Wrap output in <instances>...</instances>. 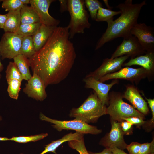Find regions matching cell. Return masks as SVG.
Listing matches in <instances>:
<instances>
[{
    "label": "cell",
    "instance_id": "cell-8",
    "mask_svg": "<svg viewBox=\"0 0 154 154\" xmlns=\"http://www.w3.org/2000/svg\"><path fill=\"white\" fill-rule=\"evenodd\" d=\"M146 53L136 37L130 35L123 38V42L112 55L110 58L125 55L132 58Z\"/></svg>",
    "mask_w": 154,
    "mask_h": 154
},
{
    "label": "cell",
    "instance_id": "cell-22",
    "mask_svg": "<svg viewBox=\"0 0 154 154\" xmlns=\"http://www.w3.org/2000/svg\"><path fill=\"white\" fill-rule=\"evenodd\" d=\"M15 64L21 73L23 80H28L32 77L29 69L30 64L29 59L20 54L13 58Z\"/></svg>",
    "mask_w": 154,
    "mask_h": 154
},
{
    "label": "cell",
    "instance_id": "cell-46",
    "mask_svg": "<svg viewBox=\"0 0 154 154\" xmlns=\"http://www.w3.org/2000/svg\"><path fill=\"white\" fill-rule=\"evenodd\" d=\"M1 74L0 73V79H1Z\"/></svg>",
    "mask_w": 154,
    "mask_h": 154
},
{
    "label": "cell",
    "instance_id": "cell-35",
    "mask_svg": "<svg viewBox=\"0 0 154 154\" xmlns=\"http://www.w3.org/2000/svg\"><path fill=\"white\" fill-rule=\"evenodd\" d=\"M147 101L149 104V107L151 109L152 117L149 122L150 126L152 125L153 126L154 125V99L150 98H147L145 97Z\"/></svg>",
    "mask_w": 154,
    "mask_h": 154
},
{
    "label": "cell",
    "instance_id": "cell-39",
    "mask_svg": "<svg viewBox=\"0 0 154 154\" xmlns=\"http://www.w3.org/2000/svg\"><path fill=\"white\" fill-rule=\"evenodd\" d=\"M89 154H113L110 148H105L102 151L100 152L95 153L91 152H88Z\"/></svg>",
    "mask_w": 154,
    "mask_h": 154
},
{
    "label": "cell",
    "instance_id": "cell-17",
    "mask_svg": "<svg viewBox=\"0 0 154 154\" xmlns=\"http://www.w3.org/2000/svg\"><path fill=\"white\" fill-rule=\"evenodd\" d=\"M56 27L41 24L37 32L32 36L36 52L40 50L45 44Z\"/></svg>",
    "mask_w": 154,
    "mask_h": 154
},
{
    "label": "cell",
    "instance_id": "cell-5",
    "mask_svg": "<svg viewBox=\"0 0 154 154\" xmlns=\"http://www.w3.org/2000/svg\"><path fill=\"white\" fill-rule=\"evenodd\" d=\"M123 98L122 95L119 93L111 92L109 95L106 114L110 115L111 119L121 123L124 118L135 117L143 119L144 115L124 102Z\"/></svg>",
    "mask_w": 154,
    "mask_h": 154
},
{
    "label": "cell",
    "instance_id": "cell-23",
    "mask_svg": "<svg viewBox=\"0 0 154 154\" xmlns=\"http://www.w3.org/2000/svg\"><path fill=\"white\" fill-rule=\"evenodd\" d=\"M35 52L32 36H23L20 54L29 59L33 56Z\"/></svg>",
    "mask_w": 154,
    "mask_h": 154
},
{
    "label": "cell",
    "instance_id": "cell-16",
    "mask_svg": "<svg viewBox=\"0 0 154 154\" xmlns=\"http://www.w3.org/2000/svg\"><path fill=\"white\" fill-rule=\"evenodd\" d=\"M123 98L129 101L133 107L143 115L147 114L149 109L147 104L135 86H129L127 87L126 91L122 95Z\"/></svg>",
    "mask_w": 154,
    "mask_h": 154
},
{
    "label": "cell",
    "instance_id": "cell-21",
    "mask_svg": "<svg viewBox=\"0 0 154 154\" xmlns=\"http://www.w3.org/2000/svg\"><path fill=\"white\" fill-rule=\"evenodd\" d=\"M21 24H31L40 22L38 16L31 6L24 5L20 10Z\"/></svg>",
    "mask_w": 154,
    "mask_h": 154
},
{
    "label": "cell",
    "instance_id": "cell-31",
    "mask_svg": "<svg viewBox=\"0 0 154 154\" xmlns=\"http://www.w3.org/2000/svg\"><path fill=\"white\" fill-rule=\"evenodd\" d=\"M69 146L78 151L80 154H89L85 147L84 137L79 140H73L68 141Z\"/></svg>",
    "mask_w": 154,
    "mask_h": 154
},
{
    "label": "cell",
    "instance_id": "cell-47",
    "mask_svg": "<svg viewBox=\"0 0 154 154\" xmlns=\"http://www.w3.org/2000/svg\"><path fill=\"white\" fill-rule=\"evenodd\" d=\"M150 154H154V153H151Z\"/></svg>",
    "mask_w": 154,
    "mask_h": 154
},
{
    "label": "cell",
    "instance_id": "cell-40",
    "mask_svg": "<svg viewBox=\"0 0 154 154\" xmlns=\"http://www.w3.org/2000/svg\"><path fill=\"white\" fill-rule=\"evenodd\" d=\"M113 154H129L125 152L123 150L120 149L116 147L110 148Z\"/></svg>",
    "mask_w": 154,
    "mask_h": 154
},
{
    "label": "cell",
    "instance_id": "cell-9",
    "mask_svg": "<svg viewBox=\"0 0 154 154\" xmlns=\"http://www.w3.org/2000/svg\"><path fill=\"white\" fill-rule=\"evenodd\" d=\"M149 74V72L142 67L135 68L126 66L117 71L103 76L99 80L103 82L112 79H123L137 83L141 79L145 78Z\"/></svg>",
    "mask_w": 154,
    "mask_h": 154
},
{
    "label": "cell",
    "instance_id": "cell-10",
    "mask_svg": "<svg viewBox=\"0 0 154 154\" xmlns=\"http://www.w3.org/2000/svg\"><path fill=\"white\" fill-rule=\"evenodd\" d=\"M111 128L110 132L101 140L100 144L105 148L116 147L123 150L127 144L124 139V134L121 127V123L111 120Z\"/></svg>",
    "mask_w": 154,
    "mask_h": 154
},
{
    "label": "cell",
    "instance_id": "cell-27",
    "mask_svg": "<svg viewBox=\"0 0 154 154\" xmlns=\"http://www.w3.org/2000/svg\"><path fill=\"white\" fill-rule=\"evenodd\" d=\"M7 80L15 79L21 81L23 80L22 76L15 64L13 62H10L5 71Z\"/></svg>",
    "mask_w": 154,
    "mask_h": 154
},
{
    "label": "cell",
    "instance_id": "cell-36",
    "mask_svg": "<svg viewBox=\"0 0 154 154\" xmlns=\"http://www.w3.org/2000/svg\"><path fill=\"white\" fill-rule=\"evenodd\" d=\"M150 143H148L141 144L140 150L138 154H150Z\"/></svg>",
    "mask_w": 154,
    "mask_h": 154
},
{
    "label": "cell",
    "instance_id": "cell-43",
    "mask_svg": "<svg viewBox=\"0 0 154 154\" xmlns=\"http://www.w3.org/2000/svg\"><path fill=\"white\" fill-rule=\"evenodd\" d=\"M9 141V138L7 137H0V141Z\"/></svg>",
    "mask_w": 154,
    "mask_h": 154
},
{
    "label": "cell",
    "instance_id": "cell-4",
    "mask_svg": "<svg viewBox=\"0 0 154 154\" xmlns=\"http://www.w3.org/2000/svg\"><path fill=\"white\" fill-rule=\"evenodd\" d=\"M68 9L71 18L67 27L69 29V39L72 38L77 33L83 34L86 29H88L91 24L89 17L85 7L84 1L68 0Z\"/></svg>",
    "mask_w": 154,
    "mask_h": 154
},
{
    "label": "cell",
    "instance_id": "cell-11",
    "mask_svg": "<svg viewBox=\"0 0 154 154\" xmlns=\"http://www.w3.org/2000/svg\"><path fill=\"white\" fill-rule=\"evenodd\" d=\"M153 28L144 23H137L132 28L131 34L137 38L139 42L147 52L154 51Z\"/></svg>",
    "mask_w": 154,
    "mask_h": 154
},
{
    "label": "cell",
    "instance_id": "cell-2",
    "mask_svg": "<svg viewBox=\"0 0 154 154\" xmlns=\"http://www.w3.org/2000/svg\"><path fill=\"white\" fill-rule=\"evenodd\" d=\"M146 4V1L139 3L133 4L132 0H126L116 6L119 9L121 15L114 21L112 19L107 22V27L97 42L95 50L117 38H124L131 35V30L137 23L141 10Z\"/></svg>",
    "mask_w": 154,
    "mask_h": 154
},
{
    "label": "cell",
    "instance_id": "cell-33",
    "mask_svg": "<svg viewBox=\"0 0 154 154\" xmlns=\"http://www.w3.org/2000/svg\"><path fill=\"white\" fill-rule=\"evenodd\" d=\"M123 120L128 122L133 125H135L137 127H139L145 123L143 119L137 117H131L123 118Z\"/></svg>",
    "mask_w": 154,
    "mask_h": 154
},
{
    "label": "cell",
    "instance_id": "cell-12",
    "mask_svg": "<svg viewBox=\"0 0 154 154\" xmlns=\"http://www.w3.org/2000/svg\"><path fill=\"white\" fill-rule=\"evenodd\" d=\"M129 57L125 55L113 59H105L99 67L87 76L92 77L96 80H99L101 78L107 74L120 70L124 62Z\"/></svg>",
    "mask_w": 154,
    "mask_h": 154
},
{
    "label": "cell",
    "instance_id": "cell-6",
    "mask_svg": "<svg viewBox=\"0 0 154 154\" xmlns=\"http://www.w3.org/2000/svg\"><path fill=\"white\" fill-rule=\"evenodd\" d=\"M40 119L54 125L52 126L59 131L63 130H73L83 134L96 135L101 133L102 131L95 126L90 125L82 121L75 119L69 121H60L51 119L42 113L40 115Z\"/></svg>",
    "mask_w": 154,
    "mask_h": 154
},
{
    "label": "cell",
    "instance_id": "cell-13",
    "mask_svg": "<svg viewBox=\"0 0 154 154\" xmlns=\"http://www.w3.org/2000/svg\"><path fill=\"white\" fill-rule=\"evenodd\" d=\"M54 0H30L31 6L36 12L41 24L47 26L57 27L60 21L51 16L48 10Z\"/></svg>",
    "mask_w": 154,
    "mask_h": 154
},
{
    "label": "cell",
    "instance_id": "cell-25",
    "mask_svg": "<svg viewBox=\"0 0 154 154\" xmlns=\"http://www.w3.org/2000/svg\"><path fill=\"white\" fill-rule=\"evenodd\" d=\"M120 14V11H114L110 9L100 7L98 10L95 20L98 22L106 21V22L113 19V17Z\"/></svg>",
    "mask_w": 154,
    "mask_h": 154
},
{
    "label": "cell",
    "instance_id": "cell-1",
    "mask_svg": "<svg viewBox=\"0 0 154 154\" xmlns=\"http://www.w3.org/2000/svg\"><path fill=\"white\" fill-rule=\"evenodd\" d=\"M76 57L67 26L57 27L43 46L28 59L33 73L39 77L46 87L66 78Z\"/></svg>",
    "mask_w": 154,
    "mask_h": 154
},
{
    "label": "cell",
    "instance_id": "cell-44",
    "mask_svg": "<svg viewBox=\"0 0 154 154\" xmlns=\"http://www.w3.org/2000/svg\"><path fill=\"white\" fill-rule=\"evenodd\" d=\"M4 69V66L1 63L0 60V72H1Z\"/></svg>",
    "mask_w": 154,
    "mask_h": 154
},
{
    "label": "cell",
    "instance_id": "cell-15",
    "mask_svg": "<svg viewBox=\"0 0 154 154\" xmlns=\"http://www.w3.org/2000/svg\"><path fill=\"white\" fill-rule=\"evenodd\" d=\"M46 88L41 79L36 74L33 73V76L25 84L23 91L28 97L42 101L47 96Z\"/></svg>",
    "mask_w": 154,
    "mask_h": 154
},
{
    "label": "cell",
    "instance_id": "cell-14",
    "mask_svg": "<svg viewBox=\"0 0 154 154\" xmlns=\"http://www.w3.org/2000/svg\"><path fill=\"white\" fill-rule=\"evenodd\" d=\"M84 81L85 88L93 89L102 104L105 106L108 104L110 90L118 82L117 79H115L110 84H106L96 80L92 77L87 76Z\"/></svg>",
    "mask_w": 154,
    "mask_h": 154
},
{
    "label": "cell",
    "instance_id": "cell-3",
    "mask_svg": "<svg viewBox=\"0 0 154 154\" xmlns=\"http://www.w3.org/2000/svg\"><path fill=\"white\" fill-rule=\"evenodd\" d=\"M106 108L94 91L79 107L73 108L69 116L87 123H94L101 116L106 114Z\"/></svg>",
    "mask_w": 154,
    "mask_h": 154
},
{
    "label": "cell",
    "instance_id": "cell-19",
    "mask_svg": "<svg viewBox=\"0 0 154 154\" xmlns=\"http://www.w3.org/2000/svg\"><path fill=\"white\" fill-rule=\"evenodd\" d=\"M3 29L5 32L15 33L21 24L20 10L8 11Z\"/></svg>",
    "mask_w": 154,
    "mask_h": 154
},
{
    "label": "cell",
    "instance_id": "cell-18",
    "mask_svg": "<svg viewBox=\"0 0 154 154\" xmlns=\"http://www.w3.org/2000/svg\"><path fill=\"white\" fill-rule=\"evenodd\" d=\"M144 55H141L132 58L123 66H129L133 65L141 66L147 71L150 74L153 72L154 68V52H149Z\"/></svg>",
    "mask_w": 154,
    "mask_h": 154
},
{
    "label": "cell",
    "instance_id": "cell-30",
    "mask_svg": "<svg viewBox=\"0 0 154 154\" xmlns=\"http://www.w3.org/2000/svg\"><path fill=\"white\" fill-rule=\"evenodd\" d=\"M2 1V7L6 11L21 10L24 5L20 0H4Z\"/></svg>",
    "mask_w": 154,
    "mask_h": 154
},
{
    "label": "cell",
    "instance_id": "cell-37",
    "mask_svg": "<svg viewBox=\"0 0 154 154\" xmlns=\"http://www.w3.org/2000/svg\"><path fill=\"white\" fill-rule=\"evenodd\" d=\"M60 5V11L62 12L67 10L68 1L59 0Z\"/></svg>",
    "mask_w": 154,
    "mask_h": 154
},
{
    "label": "cell",
    "instance_id": "cell-29",
    "mask_svg": "<svg viewBox=\"0 0 154 154\" xmlns=\"http://www.w3.org/2000/svg\"><path fill=\"white\" fill-rule=\"evenodd\" d=\"M48 135L47 133H42L30 136L13 137L9 138V141H13L19 143H25L30 142H35L42 139Z\"/></svg>",
    "mask_w": 154,
    "mask_h": 154
},
{
    "label": "cell",
    "instance_id": "cell-34",
    "mask_svg": "<svg viewBox=\"0 0 154 154\" xmlns=\"http://www.w3.org/2000/svg\"><path fill=\"white\" fill-rule=\"evenodd\" d=\"M121 129L124 135H128L130 133V131L132 129L133 125L129 122L126 121H123L121 122Z\"/></svg>",
    "mask_w": 154,
    "mask_h": 154
},
{
    "label": "cell",
    "instance_id": "cell-7",
    "mask_svg": "<svg viewBox=\"0 0 154 154\" xmlns=\"http://www.w3.org/2000/svg\"><path fill=\"white\" fill-rule=\"evenodd\" d=\"M23 36L15 33L5 32L0 40L1 58H13L20 54Z\"/></svg>",
    "mask_w": 154,
    "mask_h": 154
},
{
    "label": "cell",
    "instance_id": "cell-42",
    "mask_svg": "<svg viewBox=\"0 0 154 154\" xmlns=\"http://www.w3.org/2000/svg\"><path fill=\"white\" fill-rule=\"evenodd\" d=\"M20 1L24 5L30 3V0H20Z\"/></svg>",
    "mask_w": 154,
    "mask_h": 154
},
{
    "label": "cell",
    "instance_id": "cell-38",
    "mask_svg": "<svg viewBox=\"0 0 154 154\" xmlns=\"http://www.w3.org/2000/svg\"><path fill=\"white\" fill-rule=\"evenodd\" d=\"M7 18V14H0V28L3 29L4 26Z\"/></svg>",
    "mask_w": 154,
    "mask_h": 154
},
{
    "label": "cell",
    "instance_id": "cell-20",
    "mask_svg": "<svg viewBox=\"0 0 154 154\" xmlns=\"http://www.w3.org/2000/svg\"><path fill=\"white\" fill-rule=\"evenodd\" d=\"M84 134L80 133H70L63 136L58 140L52 141L46 145L44 150L46 153L51 152L56 154V149L63 143L73 140H79L84 137Z\"/></svg>",
    "mask_w": 154,
    "mask_h": 154
},
{
    "label": "cell",
    "instance_id": "cell-26",
    "mask_svg": "<svg viewBox=\"0 0 154 154\" xmlns=\"http://www.w3.org/2000/svg\"><path fill=\"white\" fill-rule=\"evenodd\" d=\"M7 81L8 85L7 91L9 96L12 98L17 100L20 90L21 81L15 79Z\"/></svg>",
    "mask_w": 154,
    "mask_h": 154
},
{
    "label": "cell",
    "instance_id": "cell-41",
    "mask_svg": "<svg viewBox=\"0 0 154 154\" xmlns=\"http://www.w3.org/2000/svg\"><path fill=\"white\" fill-rule=\"evenodd\" d=\"M150 151L151 153H154V139L150 143Z\"/></svg>",
    "mask_w": 154,
    "mask_h": 154
},
{
    "label": "cell",
    "instance_id": "cell-45",
    "mask_svg": "<svg viewBox=\"0 0 154 154\" xmlns=\"http://www.w3.org/2000/svg\"><path fill=\"white\" fill-rule=\"evenodd\" d=\"M2 120V118L1 116H0V121Z\"/></svg>",
    "mask_w": 154,
    "mask_h": 154
},
{
    "label": "cell",
    "instance_id": "cell-28",
    "mask_svg": "<svg viewBox=\"0 0 154 154\" xmlns=\"http://www.w3.org/2000/svg\"><path fill=\"white\" fill-rule=\"evenodd\" d=\"M84 2L91 19L95 20L98 9L100 7H103L102 3L97 0H85Z\"/></svg>",
    "mask_w": 154,
    "mask_h": 154
},
{
    "label": "cell",
    "instance_id": "cell-32",
    "mask_svg": "<svg viewBox=\"0 0 154 154\" xmlns=\"http://www.w3.org/2000/svg\"><path fill=\"white\" fill-rule=\"evenodd\" d=\"M141 144L137 142H132L127 145L126 149L129 154H138L140 149Z\"/></svg>",
    "mask_w": 154,
    "mask_h": 154
},
{
    "label": "cell",
    "instance_id": "cell-24",
    "mask_svg": "<svg viewBox=\"0 0 154 154\" xmlns=\"http://www.w3.org/2000/svg\"><path fill=\"white\" fill-rule=\"evenodd\" d=\"M41 25L40 22L31 24H21L15 33L23 36H33L37 32Z\"/></svg>",
    "mask_w": 154,
    "mask_h": 154
}]
</instances>
